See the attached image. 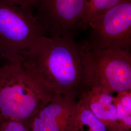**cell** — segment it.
<instances>
[{
	"mask_svg": "<svg viewBox=\"0 0 131 131\" xmlns=\"http://www.w3.org/2000/svg\"><path fill=\"white\" fill-rule=\"evenodd\" d=\"M122 0H85V9L80 28L86 29L89 23L95 18L103 14Z\"/></svg>",
	"mask_w": 131,
	"mask_h": 131,
	"instance_id": "11",
	"label": "cell"
},
{
	"mask_svg": "<svg viewBox=\"0 0 131 131\" xmlns=\"http://www.w3.org/2000/svg\"><path fill=\"white\" fill-rule=\"evenodd\" d=\"M114 97V94L97 89H86L80 96V99L107 127L108 131H122Z\"/></svg>",
	"mask_w": 131,
	"mask_h": 131,
	"instance_id": "8",
	"label": "cell"
},
{
	"mask_svg": "<svg viewBox=\"0 0 131 131\" xmlns=\"http://www.w3.org/2000/svg\"><path fill=\"white\" fill-rule=\"evenodd\" d=\"M77 131H108L107 128L81 99L78 101Z\"/></svg>",
	"mask_w": 131,
	"mask_h": 131,
	"instance_id": "9",
	"label": "cell"
},
{
	"mask_svg": "<svg viewBox=\"0 0 131 131\" xmlns=\"http://www.w3.org/2000/svg\"><path fill=\"white\" fill-rule=\"evenodd\" d=\"M10 2L31 10L34 12L41 0H8Z\"/></svg>",
	"mask_w": 131,
	"mask_h": 131,
	"instance_id": "13",
	"label": "cell"
},
{
	"mask_svg": "<svg viewBox=\"0 0 131 131\" xmlns=\"http://www.w3.org/2000/svg\"><path fill=\"white\" fill-rule=\"evenodd\" d=\"M2 121V116L1 115V113H0V122H1Z\"/></svg>",
	"mask_w": 131,
	"mask_h": 131,
	"instance_id": "15",
	"label": "cell"
},
{
	"mask_svg": "<svg viewBox=\"0 0 131 131\" xmlns=\"http://www.w3.org/2000/svg\"><path fill=\"white\" fill-rule=\"evenodd\" d=\"M58 95L38 79L21 61L0 66L2 120H14L27 124Z\"/></svg>",
	"mask_w": 131,
	"mask_h": 131,
	"instance_id": "2",
	"label": "cell"
},
{
	"mask_svg": "<svg viewBox=\"0 0 131 131\" xmlns=\"http://www.w3.org/2000/svg\"><path fill=\"white\" fill-rule=\"evenodd\" d=\"M90 39L86 43L100 50H130L131 46V0L117 5L93 19L89 25Z\"/></svg>",
	"mask_w": 131,
	"mask_h": 131,
	"instance_id": "5",
	"label": "cell"
},
{
	"mask_svg": "<svg viewBox=\"0 0 131 131\" xmlns=\"http://www.w3.org/2000/svg\"><path fill=\"white\" fill-rule=\"evenodd\" d=\"M44 30L30 10L0 0V55L7 63L21 60Z\"/></svg>",
	"mask_w": 131,
	"mask_h": 131,
	"instance_id": "4",
	"label": "cell"
},
{
	"mask_svg": "<svg viewBox=\"0 0 131 131\" xmlns=\"http://www.w3.org/2000/svg\"><path fill=\"white\" fill-rule=\"evenodd\" d=\"M6 63H7L5 61L4 58L0 55V66L3 65Z\"/></svg>",
	"mask_w": 131,
	"mask_h": 131,
	"instance_id": "14",
	"label": "cell"
},
{
	"mask_svg": "<svg viewBox=\"0 0 131 131\" xmlns=\"http://www.w3.org/2000/svg\"><path fill=\"white\" fill-rule=\"evenodd\" d=\"M114 97L118 122L122 131H130L131 129V90L116 93Z\"/></svg>",
	"mask_w": 131,
	"mask_h": 131,
	"instance_id": "10",
	"label": "cell"
},
{
	"mask_svg": "<svg viewBox=\"0 0 131 131\" xmlns=\"http://www.w3.org/2000/svg\"><path fill=\"white\" fill-rule=\"evenodd\" d=\"M0 131H30L23 122L14 120H2L0 122Z\"/></svg>",
	"mask_w": 131,
	"mask_h": 131,
	"instance_id": "12",
	"label": "cell"
},
{
	"mask_svg": "<svg viewBox=\"0 0 131 131\" xmlns=\"http://www.w3.org/2000/svg\"><path fill=\"white\" fill-rule=\"evenodd\" d=\"M78 46L85 89L112 94L131 90L130 50H100L86 42Z\"/></svg>",
	"mask_w": 131,
	"mask_h": 131,
	"instance_id": "3",
	"label": "cell"
},
{
	"mask_svg": "<svg viewBox=\"0 0 131 131\" xmlns=\"http://www.w3.org/2000/svg\"><path fill=\"white\" fill-rule=\"evenodd\" d=\"M77 98L59 95L26 124L30 131H77Z\"/></svg>",
	"mask_w": 131,
	"mask_h": 131,
	"instance_id": "7",
	"label": "cell"
},
{
	"mask_svg": "<svg viewBox=\"0 0 131 131\" xmlns=\"http://www.w3.org/2000/svg\"><path fill=\"white\" fill-rule=\"evenodd\" d=\"M85 0H41L34 13L45 36H72L83 18Z\"/></svg>",
	"mask_w": 131,
	"mask_h": 131,
	"instance_id": "6",
	"label": "cell"
},
{
	"mask_svg": "<svg viewBox=\"0 0 131 131\" xmlns=\"http://www.w3.org/2000/svg\"><path fill=\"white\" fill-rule=\"evenodd\" d=\"M20 61L58 95L77 98L84 90L79 49L72 36H43Z\"/></svg>",
	"mask_w": 131,
	"mask_h": 131,
	"instance_id": "1",
	"label": "cell"
}]
</instances>
